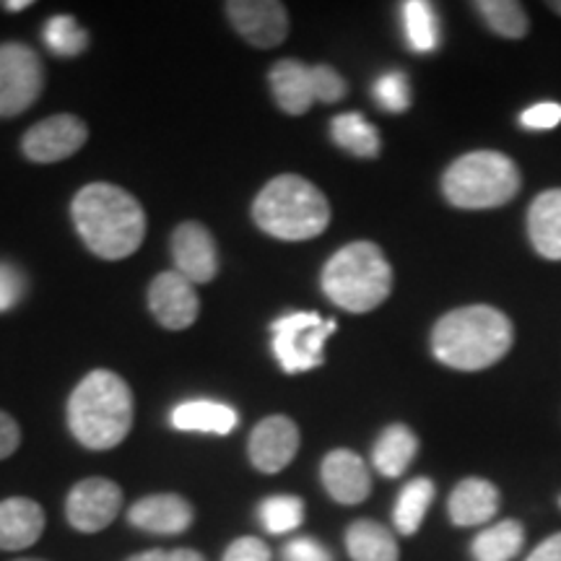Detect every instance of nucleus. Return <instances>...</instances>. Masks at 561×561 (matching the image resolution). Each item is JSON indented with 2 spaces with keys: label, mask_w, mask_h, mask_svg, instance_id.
I'll list each match as a JSON object with an SVG mask.
<instances>
[{
  "label": "nucleus",
  "mask_w": 561,
  "mask_h": 561,
  "mask_svg": "<svg viewBox=\"0 0 561 561\" xmlns=\"http://www.w3.org/2000/svg\"><path fill=\"white\" fill-rule=\"evenodd\" d=\"M149 307L159 325L167 331H185L201 312V299L191 284L178 271L159 273L149 286Z\"/></svg>",
  "instance_id": "ddd939ff"
},
{
  "label": "nucleus",
  "mask_w": 561,
  "mask_h": 561,
  "mask_svg": "<svg viewBox=\"0 0 561 561\" xmlns=\"http://www.w3.org/2000/svg\"><path fill=\"white\" fill-rule=\"evenodd\" d=\"M273 96L286 115H305L314 102L335 104L348 94V83L331 66H307L301 60H278L268 73Z\"/></svg>",
  "instance_id": "0eeeda50"
},
{
  "label": "nucleus",
  "mask_w": 561,
  "mask_h": 561,
  "mask_svg": "<svg viewBox=\"0 0 561 561\" xmlns=\"http://www.w3.org/2000/svg\"><path fill=\"white\" fill-rule=\"evenodd\" d=\"M224 561H271V549L261 538L244 536L229 546L227 553H224Z\"/></svg>",
  "instance_id": "72a5a7b5"
},
{
  "label": "nucleus",
  "mask_w": 561,
  "mask_h": 561,
  "mask_svg": "<svg viewBox=\"0 0 561 561\" xmlns=\"http://www.w3.org/2000/svg\"><path fill=\"white\" fill-rule=\"evenodd\" d=\"M167 561H206V559L193 549H178V551H167Z\"/></svg>",
  "instance_id": "4c0bfd02"
},
{
  "label": "nucleus",
  "mask_w": 561,
  "mask_h": 561,
  "mask_svg": "<svg viewBox=\"0 0 561 561\" xmlns=\"http://www.w3.org/2000/svg\"><path fill=\"white\" fill-rule=\"evenodd\" d=\"M32 5V0H19V3H3V9L5 11H24V9H30Z\"/></svg>",
  "instance_id": "ea45409f"
},
{
  "label": "nucleus",
  "mask_w": 561,
  "mask_h": 561,
  "mask_svg": "<svg viewBox=\"0 0 561 561\" xmlns=\"http://www.w3.org/2000/svg\"><path fill=\"white\" fill-rule=\"evenodd\" d=\"M299 426L289 416H268L250 434V460L261 473L284 471L299 453Z\"/></svg>",
  "instance_id": "2eb2a0df"
},
{
  "label": "nucleus",
  "mask_w": 561,
  "mask_h": 561,
  "mask_svg": "<svg viewBox=\"0 0 561 561\" xmlns=\"http://www.w3.org/2000/svg\"><path fill=\"white\" fill-rule=\"evenodd\" d=\"M405 39L416 53H434L439 47V21L432 3L409 0L403 3Z\"/></svg>",
  "instance_id": "bb28decb"
},
{
  "label": "nucleus",
  "mask_w": 561,
  "mask_h": 561,
  "mask_svg": "<svg viewBox=\"0 0 561 561\" xmlns=\"http://www.w3.org/2000/svg\"><path fill=\"white\" fill-rule=\"evenodd\" d=\"M280 561H333V557L314 538H294V541L286 543Z\"/></svg>",
  "instance_id": "f704fd0d"
},
{
  "label": "nucleus",
  "mask_w": 561,
  "mask_h": 561,
  "mask_svg": "<svg viewBox=\"0 0 561 561\" xmlns=\"http://www.w3.org/2000/svg\"><path fill=\"white\" fill-rule=\"evenodd\" d=\"M520 170L500 151H471L447 167L442 193L455 208H500L520 193Z\"/></svg>",
  "instance_id": "423d86ee"
},
{
  "label": "nucleus",
  "mask_w": 561,
  "mask_h": 561,
  "mask_svg": "<svg viewBox=\"0 0 561 561\" xmlns=\"http://www.w3.org/2000/svg\"><path fill=\"white\" fill-rule=\"evenodd\" d=\"M528 234L546 261H561V191H546L530 203Z\"/></svg>",
  "instance_id": "aec40b11"
},
{
  "label": "nucleus",
  "mask_w": 561,
  "mask_h": 561,
  "mask_svg": "<svg viewBox=\"0 0 561 561\" xmlns=\"http://www.w3.org/2000/svg\"><path fill=\"white\" fill-rule=\"evenodd\" d=\"M87 138V123L81 117L62 112V115L47 117V121L26 130L24 140H21V151L34 164H55V161H66L76 151H81Z\"/></svg>",
  "instance_id": "9d476101"
},
{
  "label": "nucleus",
  "mask_w": 561,
  "mask_h": 561,
  "mask_svg": "<svg viewBox=\"0 0 561 561\" xmlns=\"http://www.w3.org/2000/svg\"><path fill=\"white\" fill-rule=\"evenodd\" d=\"M42 37H45V45L55 55H60V58H73V55H81L89 47V32L79 26V21L73 16H66V13L47 21Z\"/></svg>",
  "instance_id": "c85d7f7f"
},
{
  "label": "nucleus",
  "mask_w": 561,
  "mask_h": 561,
  "mask_svg": "<svg viewBox=\"0 0 561 561\" xmlns=\"http://www.w3.org/2000/svg\"><path fill=\"white\" fill-rule=\"evenodd\" d=\"M16 561H39V559H16Z\"/></svg>",
  "instance_id": "79ce46f5"
},
{
  "label": "nucleus",
  "mask_w": 561,
  "mask_h": 561,
  "mask_svg": "<svg viewBox=\"0 0 561 561\" xmlns=\"http://www.w3.org/2000/svg\"><path fill=\"white\" fill-rule=\"evenodd\" d=\"M523 128L528 130H551L561 123V104L557 102H543L536 104V107L525 110L520 115Z\"/></svg>",
  "instance_id": "473e14b6"
},
{
  "label": "nucleus",
  "mask_w": 561,
  "mask_h": 561,
  "mask_svg": "<svg viewBox=\"0 0 561 561\" xmlns=\"http://www.w3.org/2000/svg\"><path fill=\"white\" fill-rule=\"evenodd\" d=\"M525 528L517 520H502L476 536L471 546L473 561H510L520 553Z\"/></svg>",
  "instance_id": "393cba45"
},
{
  "label": "nucleus",
  "mask_w": 561,
  "mask_h": 561,
  "mask_svg": "<svg viewBox=\"0 0 561 561\" xmlns=\"http://www.w3.org/2000/svg\"><path fill=\"white\" fill-rule=\"evenodd\" d=\"M19 445H21L19 424L9 416V413L0 411V460L11 458V455L19 450Z\"/></svg>",
  "instance_id": "c9c22d12"
},
{
  "label": "nucleus",
  "mask_w": 561,
  "mask_h": 561,
  "mask_svg": "<svg viewBox=\"0 0 561 561\" xmlns=\"http://www.w3.org/2000/svg\"><path fill=\"white\" fill-rule=\"evenodd\" d=\"M45 510L26 496L0 502V551H24L42 538Z\"/></svg>",
  "instance_id": "a211bd4d"
},
{
  "label": "nucleus",
  "mask_w": 561,
  "mask_h": 561,
  "mask_svg": "<svg viewBox=\"0 0 561 561\" xmlns=\"http://www.w3.org/2000/svg\"><path fill=\"white\" fill-rule=\"evenodd\" d=\"M70 216L83 244L102 261H125L144 244V208L128 191L110 182L81 187L70 203Z\"/></svg>",
  "instance_id": "f257e3e1"
},
{
  "label": "nucleus",
  "mask_w": 561,
  "mask_h": 561,
  "mask_svg": "<svg viewBox=\"0 0 561 561\" xmlns=\"http://www.w3.org/2000/svg\"><path fill=\"white\" fill-rule=\"evenodd\" d=\"M331 136L343 151L362 159H375L380 153V133L362 112H343L331 123Z\"/></svg>",
  "instance_id": "b1692460"
},
{
  "label": "nucleus",
  "mask_w": 561,
  "mask_h": 561,
  "mask_svg": "<svg viewBox=\"0 0 561 561\" xmlns=\"http://www.w3.org/2000/svg\"><path fill=\"white\" fill-rule=\"evenodd\" d=\"M261 523L265 525V530L273 533V536L297 530L299 525L305 523V502L291 494L268 496V500L261 504Z\"/></svg>",
  "instance_id": "c756f323"
},
{
  "label": "nucleus",
  "mask_w": 561,
  "mask_h": 561,
  "mask_svg": "<svg viewBox=\"0 0 561 561\" xmlns=\"http://www.w3.org/2000/svg\"><path fill=\"white\" fill-rule=\"evenodd\" d=\"M335 328V320H322L314 312H294L273 322V354L280 369L286 375H299L320 367L325 362V341Z\"/></svg>",
  "instance_id": "6e6552de"
},
{
  "label": "nucleus",
  "mask_w": 561,
  "mask_h": 561,
  "mask_svg": "<svg viewBox=\"0 0 561 561\" xmlns=\"http://www.w3.org/2000/svg\"><path fill=\"white\" fill-rule=\"evenodd\" d=\"M322 291L341 310L364 314L377 310L392 291V268L375 242H351L322 268Z\"/></svg>",
  "instance_id": "39448f33"
},
{
  "label": "nucleus",
  "mask_w": 561,
  "mask_h": 561,
  "mask_svg": "<svg viewBox=\"0 0 561 561\" xmlns=\"http://www.w3.org/2000/svg\"><path fill=\"white\" fill-rule=\"evenodd\" d=\"M172 257L180 276L191 284H210L219 273V250L210 231L198 221H185L172 231Z\"/></svg>",
  "instance_id": "4468645a"
},
{
  "label": "nucleus",
  "mask_w": 561,
  "mask_h": 561,
  "mask_svg": "<svg viewBox=\"0 0 561 561\" xmlns=\"http://www.w3.org/2000/svg\"><path fill=\"white\" fill-rule=\"evenodd\" d=\"M45 68L39 55L21 42L0 45V117H16L39 100Z\"/></svg>",
  "instance_id": "1a4fd4ad"
},
{
  "label": "nucleus",
  "mask_w": 561,
  "mask_h": 561,
  "mask_svg": "<svg viewBox=\"0 0 561 561\" xmlns=\"http://www.w3.org/2000/svg\"><path fill=\"white\" fill-rule=\"evenodd\" d=\"M371 94H375L377 104L388 112H405L411 107V87H409V79H405V73H401V70L382 73L380 79L375 81Z\"/></svg>",
  "instance_id": "7c9ffc66"
},
{
  "label": "nucleus",
  "mask_w": 561,
  "mask_h": 561,
  "mask_svg": "<svg viewBox=\"0 0 561 561\" xmlns=\"http://www.w3.org/2000/svg\"><path fill=\"white\" fill-rule=\"evenodd\" d=\"M195 512L191 502L180 494H151L133 504L128 520L133 528L157 533V536H178L193 525Z\"/></svg>",
  "instance_id": "dca6fc26"
},
{
  "label": "nucleus",
  "mask_w": 561,
  "mask_h": 561,
  "mask_svg": "<svg viewBox=\"0 0 561 561\" xmlns=\"http://www.w3.org/2000/svg\"><path fill=\"white\" fill-rule=\"evenodd\" d=\"M224 9H227L231 26L250 45L268 50V47H276L289 37V13H286L284 3H276V0H231Z\"/></svg>",
  "instance_id": "f8f14e48"
},
{
  "label": "nucleus",
  "mask_w": 561,
  "mask_h": 561,
  "mask_svg": "<svg viewBox=\"0 0 561 561\" xmlns=\"http://www.w3.org/2000/svg\"><path fill=\"white\" fill-rule=\"evenodd\" d=\"M512 322L489 305H471L447 312L432 331V351L445 367L460 371L486 369L512 348Z\"/></svg>",
  "instance_id": "f03ea898"
},
{
  "label": "nucleus",
  "mask_w": 561,
  "mask_h": 561,
  "mask_svg": "<svg viewBox=\"0 0 561 561\" xmlns=\"http://www.w3.org/2000/svg\"><path fill=\"white\" fill-rule=\"evenodd\" d=\"M322 483L328 494L341 504H362L371 491V476L367 462L351 450H333L322 460Z\"/></svg>",
  "instance_id": "f3484780"
},
{
  "label": "nucleus",
  "mask_w": 561,
  "mask_h": 561,
  "mask_svg": "<svg viewBox=\"0 0 561 561\" xmlns=\"http://www.w3.org/2000/svg\"><path fill=\"white\" fill-rule=\"evenodd\" d=\"M525 561H561V533H553L541 546H536V551Z\"/></svg>",
  "instance_id": "e433bc0d"
},
{
  "label": "nucleus",
  "mask_w": 561,
  "mask_h": 561,
  "mask_svg": "<svg viewBox=\"0 0 561 561\" xmlns=\"http://www.w3.org/2000/svg\"><path fill=\"white\" fill-rule=\"evenodd\" d=\"M434 500V483L430 479H413L409 486L398 496L396 512H392V520H396L398 533L403 536H413L424 523L426 510Z\"/></svg>",
  "instance_id": "a878e982"
},
{
  "label": "nucleus",
  "mask_w": 561,
  "mask_h": 561,
  "mask_svg": "<svg viewBox=\"0 0 561 561\" xmlns=\"http://www.w3.org/2000/svg\"><path fill=\"white\" fill-rule=\"evenodd\" d=\"M476 11L486 21L489 30L500 37L523 39L528 34V16L515 0H481V3H476Z\"/></svg>",
  "instance_id": "cd10ccee"
},
{
  "label": "nucleus",
  "mask_w": 561,
  "mask_h": 561,
  "mask_svg": "<svg viewBox=\"0 0 561 561\" xmlns=\"http://www.w3.org/2000/svg\"><path fill=\"white\" fill-rule=\"evenodd\" d=\"M549 9H551V11H557L559 16H561V3H549Z\"/></svg>",
  "instance_id": "a19ab883"
},
{
  "label": "nucleus",
  "mask_w": 561,
  "mask_h": 561,
  "mask_svg": "<svg viewBox=\"0 0 561 561\" xmlns=\"http://www.w3.org/2000/svg\"><path fill=\"white\" fill-rule=\"evenodd\" d=\"M123 510V489L107 479H87L70 489L66 517L79 533H100Z\"/></svg>",
  "instance_id": "9b49d317"
},
{
  "label": "nucleus",
  "mask_w": 561,
  "mask_h": 561,
  "mask_svg": "<svg viewBox=\"0 0 561 561\" xmlns=\"http://www.w3.org/2000/svg\"><path fill=\"white\" fill-rule=\"evenodd\" d=\"M240 424V413L227 403L216 401H187L172 411V426L180 432L203 434H231Z\"/></svg>",
  "instance_id": "412c9836"
},
{
  "label": "nucleus",
  "mask_w": 561,
  "mask_h": 561,
  "mask_svg": "<svg viewBox=\"0 0 561 561\" xmlns=\"http://www.w3.org/2000/svg\"><path fill=\"white\" fill-rule=\"evenodd\" d=\"M252 219L276 240L305 242L328 229L331 203L310 180L299 174H278L257 193Z\"/></svg>",
  "instance_id": "20e7f679"
},
{
  "label": "nucleus",
  "mask_w": 561,
  "mask_h": 561,
  "mask_svg": "<svg viewBox=\"0 0 561 561\" xmlns=\"http://www.w3.org/2000/svg\"><path fill=\"white\" fill-rule=\"evenodd\" d=\"M416 453H419L416 434H413L409 426L392 424L380 434V439H377L375 453H371V462H375V468L382 476L396 479V476H401L405 468L411 466L413 458H416Z\"/></svg>",
  "instance_id": "5701e85b"
},
{
  "label": "nucleus",
  "mask_w": 561,
  "mask_h": 561,
  "mask_svg": "<svg viewBox=\"0 0 561 561\" xmlns=\"http://www.w3.org/2000/svg\"><path fill=\"white\" fill-rule=\"evenodd\" d=\"M70 434L89 450H112L133 426V392L110 369L89 371L68 401Z\"/></svg>",
  "instance_id": "7ed1b4c3"
},
{
  "label": "nucleus",
  "mask_w": 561,
  "mask_h": 561,
  "mask_svg": "<svg viewBox=\"0 0 561 561\" xmlns=\"http://www.w3.org/2000/svg\"><path fill=\"white\" fill-rule=\"evenodd\" d=\"M500 489L491 481L483 479H466L453 489L447 512L450 520L460 528H476V525L489 523L500 512Z\"/></svg>",
  "instance_id": "6ab92c4d"
},
{
  "label": "nucleus",
  "mask_w": 561,
  "mask_h": 561,
  "mask_svg": "<svg viewBox=\"0 0 561 561\" xmlns=\"http://www.w3.org/2000/svg\"><path fill=\"white\" fill-rule=\"evenodd\" d=\"M346 551L354 561H398L396 536L375 520H356L346 530Z\"/></svg>",
  "instance_id": "4be33fe9"
},
{
  "label": "nucleus",
  "mask_w": 561,
  "mask_h": 561,
  "mask_svg": "<svg viewBox=\"0 0 561 561\" xmlns=\"http://www.w3.org/2000/svg\"><path fill=\"white\" fill-rule=\"evenodd\" d=\"M125 561H167V551L151 549V551L136 553V557H130V559H125Z\"/></svg>",
  "instance_id": "58836bf2"
},
{
  "label": "nucleus",
  "mask_w": 561,
  "mask_h": 561,
  "mask_svg": "<svg viewBox=\"0 0 561 561\" xmlns=\"http://www.w3.org/2000/svg\"><path fill=\"white\" fill-rule=\"evenodd\" d=\"M26 276L19 265L0 261V312H9L24 299Z\"/></svg>",
  "instance_id": "2f4dec72"
}]
</instances>
